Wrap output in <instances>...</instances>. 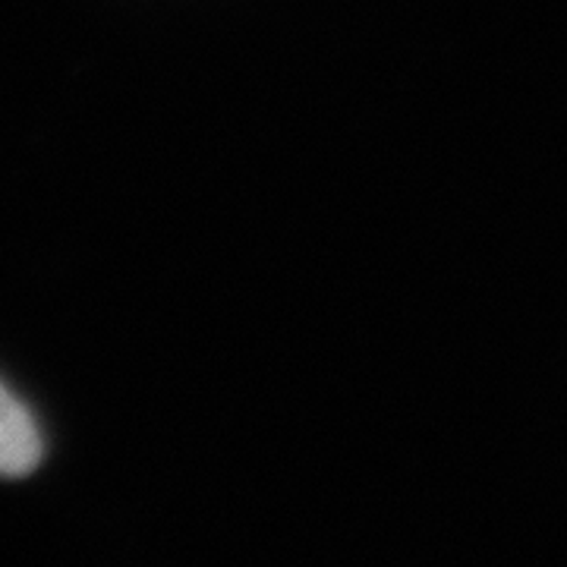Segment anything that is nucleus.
I'll list each match as a JSON object with an SVG mask.
<instances>
[{"label":"nucleus","mask_w":567,"mask_h":567,"mask_svg":"<svg viewBox=\"0 0 567 567\" xmlns=\"http://www.w3.org/2000/svg\"><path fill=\"white\" fill-rule=\"evenodd\" d=\"M41 461L39 425L29 410L0 385V476L20 480L29 476Z\"/></svg>","instance_id":"f257e3e1"}]
</instances>
